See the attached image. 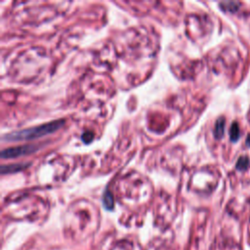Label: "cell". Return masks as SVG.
I'll list each match as a JSON object with an SVG mask.
<instances>
[{"instance_id": "6da1fadb", "label": "cell", "mask_w": 250, "mask_h": 250, "mask_svg": "<svg viewBox=\"0 0 250 250\" xmlns=\"http://www.w3.org/2000/svg\"><path fill=\"white\" fill-rule=\"evenodd\" d=\"M63 123L64 121L62 119L51 121L42 125H38L35 127H31V128L7 134L6 136L3 137V140L9 141V142H16V141H28V140L41 138L43 136L56 132L63 125Z\"/></svg>"}, {"instance_id": "7a4b0ae2", "label": "cell", "mask_w": 250, "mask_h": 250, "mask_svg": "<svg viewBox=\"0 0 250 250\" xmlns=\"http://www.w3.org/2000/svg\"><path fill=\"white\" fill-rule=\"evenodd\" d=\"M38 149V146L35 145H23L16 147L5 148L1 151L2 158H15L21 155L30 154Z\"/></svg>"}, {"instance_id": "3957f363", "label": "cell", "mask_w": 250, "mask_h": 250, "mask_svg": "<svg viewBox=\"0 0 250 250\" xmlns=\"http://www.w3.org/2000/svg\"><path fill=\"white\" fill-rule=\"evenodd\" d=\"M28 163H17V164H11V165H2L1 166V173H14L18 172L20 170H22L23 168L27 167Z\"/></svg>"}, {"instance_id": "277c9868", "label": "cell", "mask_w": 250, "mask_h": 250, "mask_svg": "<svg viewBox=\"0 0 250 250\" xmlns=\"http://www.w3.org/2000/svg\"><path fill=\"white\" fill-rule=\"evenodd\" d=\"M225 132V119L224 118H219L216 122L215 129H214V135L217 139H220L224 136Z\"/></svg>"}, {"instance_id": "5b68a950", "label": "cell", "mask_w": 250, "mask_h": 250, "mask_svg": "<svg viewBox=\"0 0 250 250\" xmlns=\"http://www.w3.org/2000/svg\"><path fill=\"white\" fill-rule=\"evenodd\" d=\"M103 202L105 208L111 209L113 207V196L108 189H105L103 195Z\"/></svg>"}, {"instance_id": "8992f818", "label": "cell", "mask_w": 250, "mask_h": 250, "mask_svg": "<svg viewBox=\"0 0 250 250\" xmlns=\"http://www.w3.org/2000/svg\"><path fill=\"white\" fill-rule=\"evenodd\" d=\"M93 138H94V134H93V132H91V131H87V132L83 133L82 136H81L82 141H83L84 143H87V144L90 143V142L93 140Z\"/></svg>"}]
</instances>
